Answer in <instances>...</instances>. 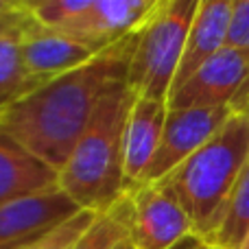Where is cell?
Segmentation results:
<instances>
[{
	"label": "cell",
	"instance_id": "6da1fadb",
	"mask_svg": "<svg viewBox=\"0 0 249 249\" xmlns=\"http://www.w3.org/2000/svg\"><path fill=\"white\" fill-rule=\"evenodd\" d=\"M133 48L136 31L88 64L24 94L0 114V133L59 173L109 88L127 81Z\"/></svg>",
	"mask_w": 249,
	"mask_h": 249
},
{
	"label": "cell",
	"instance_id": "7a4b0ae2",
	"mask_svg": "<svg viewBox=\"0 0 249 249\" xmlns=\"http://www.w3.org/2000/svg\"><path fill=\"white\" fill-rule=\"evenodd\" d=\"M133 101L136 92L127 81L109 88L59 171V188L81 210L105 212L127 195L124 127Z\"/></svg>",
	"mask_w": 249,
	"mask_h": 249
},
{
	"label": "cell",
	"instance_id": "3957f363",
	"mask_svg": "<svg viewBox=\"0 0 249 249\" xmlns=\"http://www.w3.org/2000/svg\"><path fill=\"white\" fill-rule=\"evenodd\" d=\"M247 162L249 116L234 114L197 153L158 184L175 195L193 223L195 236L203 241L212 232Z\"/></svg>",
	"mask_w": 249,
	"mask_h": 249
},
{
	"label": "cell",
	"instance_id": "277c9868",
	"mask_svg": "<svg viewBox=\"0 0 249 249\" xmlns=\"http://www.w3.org/2000/svg\"><path fill=\"white\" fill-rule=\"evenodd\" d=\"M199 0H155L136 29L127 83L136 96L166 101L181 64Z\"/></svg>",
	"mask_w": 249,
	"mask_h": 249
},
{
	"label": "cell",
	"instance_id": "5b68a950",
	"mask_svg": "<svg viewBox=\"0 0 249 249\" xmlns=\"http://www.w3.org/2000/svg\"><path fill=\"white\" fill-rule=\"evenodd\" d=\"M234 112L230 107H188L168 109L164 123L162 142L158 146L151 166L142 177V186H151L171 175L177 166L195 155L230 118ZM136 193V190H133Z\"/></svg>",
	"mask_w": 249,
	"mask_h": 249
},
{
	"label": "cell",
	"instance_id": "8992f818",
	"mask_svg": "<svg viewBox=\"0 0 249 249\" xmlns=\"http://www.w3.org/2000/svg\"><path fill=\"white\" fill-rule=\"evenodd\" d=\"M133 219L129 243L133 249H173L195 230L175 195L162 184L142 186L131 193Z\"/></svg>",
	"mask_w": 249,
	"mask_h": 249
},
{
	"label": "cell",
	"instance_id": "52a82bcc",
	"mask_svg": "<svg viewBox=\"0 0 249 249\" xmlns=\"http://www.w3.org/2000/svg\"><path fill=\"white\" fill-rule=\"evenodd\" d=\"M249 83V59L225 46L168 96V109L234 107Z\"/></svg>",
	"mask_w": 249,
	"mask_h": 249
},
{
	"label": "cell",
	"instance_id": "ba28073f",
	"mask_svg": "<svg viewBox=\"0 0 249 249\" xmlns=\"http://www.w3.org/2000/svg\"><path fill=\"white\" fill-rule=\"evenodd\" d=\"M81 208L59 188H48L0 208V245L35 241L77 216Z\"/></svg>",
	"mask_w": 249,
	"mask_h": 249
},
{
	"label": "cell",
	"instance_id": "9c48e42d",
	"mask_svg": "<svg viewBox=\"0 0 249 249\" xmlns=\"http://www.w3.org/2000/svg\"><path fill=\"white\" fill-rule=\"evenodd\" d=\"M22 55H24V66L31 86L35 90V88L88 64L96 53L66 37L59 31L42 26L37 20H33V16L26 9V18L22 24Z\"/></svg>",
	"mask_w": 249,
	"mask_h": 249
},
{
	"label": "cell",
	"instance_id": "30bf717a",
	"mask_svg": "<svg viewBox=\"0 0 249 249\" xmlns=\"http://www.w3.org/2000/svg\"><path fill=\"white\" fill-rule=\"evenodd\" d=\"M155 0H92L88 11L59 31L66 37L101 53L103 48L131 35Z\"/></svg>",
	"mask_w": 249,
	"mask_h": 249
},
{
	"label": "cell",
	"instance_id": "8fae6325",
	"mask_svg": "<svg viewBox=\"0 0 249 249\" xmlns=\"http://www.w3.org/2000/svg\"><path fill=\"white\" fill-rule=\"evenodd\" d=\"M168 116L166 101L136 96L124 127V190L131 195L140 188L142 177L151 166L162 142Z\"/></svg>",
	"mask_w": 249,
	"mask_h": 249
},
{
	"label": "cell",
	"instance_id": "7c38bea8",
	"mask_svg": "<svg viewBox=\"0 0 249 249\" xmlns=\"http://www.w3.org/2000/svg\"><path fill=\"white\" fill-rule=\"evenodd\" d=\"M234 0H199V9L190 24L181 64L173 81L171 94L179 90L206 61L228 46V29Z\"/></svg>",
	"mask_w": 249,
	"mask_h": 249
},
{
	"label": "cell",
	"instance_id": "4fadbf2b",
	"mask_svg": "<svg viewBox=\"0 0 249 249\" xmlns=\"http://www.w3.org/2000/svg\"><path fill=\"white\" fill-rule=\"evenodd\" d=\"M55 186H59L55 168L0 133V208Z\"/></svg>",
	"mask_w": 249,
	"mask_h": 249
},
{
	"label": "cell",
	"instance_id": "5bb4252c",
	"mask_svg": "<svg viewBox=\"0 0 249 249\" xmlns=\"http://www.w3.org/2000/svg\"><path fill=\"white\" fill-rule=\"evenodd\" d=\"M26 18V4L20 2L18 11L0 20V114L33 92L22 55V24Z\"/></svg>",
	"mask_w": 249,
	"mask_h": 249
},
{
	"label": "cell",
	"instance_id": "9a60e30c",
	"mask_svg": "<svg viewBox=\"0 0 249 249\" xmlns=\"http://www.w3.org/2000/svg\"><path fill=\"white\" fill-rule=\"evenodd\" d=\"M249 236V162L238 175L212 232L203 241L219 249H243Z\"/></svg>",
	"mask_w": 249,
	"mask_h": 249
},
{
	"label": "cell",
	"instance_id": "2e32d148",
	"mask_svg": "<svg viewBox=\"0 0 249 249\" xmlns=\"http://www.w3.org/2000/svg\"><path fill=\"white\" fill-rule=\"evenodd\" d=\"M133 219L131 195H124L118 203L105 212H96L90 228L77 238L70 249H118L129 241Z\"/></svg>",
	"mask_w": 249,
	"mask_h": 249
},
{
	"label": "cell",
	"instance_id": "e0dca14e",
	"mask_svg": "<svg viewBox=\"0 0 249 249\" xmlns=\"http://www.w3.org/2000/svg\"><path fill=\"white\" fill-rule=\"evenodd\" d=\"M90 2L92 0H31L26 2V9L42 26L61 31L83 11H88Z\"/></svg>",
	"mask_w": 249,
	"mask_h": 249
},
{
	"label": "cell",
	"instance_id": "ac0fdd59",
	"mask_svg": "<svg viewBox=\"0 0 249 249\" xmlns=\"http://www.w3.org/2000/svg\"><path fill=\"white\" fill-rule=\"evenodd\" d=\"M94 216H96V212L81 210L77 216H72L68 223L59 225V228L53 230L51 234H46L44 238H39V241H35L33 245H29L24 249H70L77 243V238L90 228Z\"/></svg>",
	"mask_w": 249,
	"mask_h": 249
},
{
	"label": "cell",
	"instance_id": "d6986e66",
	"mask_svg": "<svg viewBox=\"0 0 249 249\" xmlns=\"http://www.w3.org/2000/svg\"><path fill=\"white\" fill-rule=\"evenodd\" d=\"M228 48L249 59V0H234L228 29Z\"/></svg>",
	"mask_w": 249,
	"mask_h": 249
},
{
	"label": "cell",
	"instance_id": "ffe728a7",
	"mask_svg": "<svg viewBox=\"0 0 249 249\" xmlns=\"http://www.w3.org/2000/svg\"><path fill=\"white\" fill-rule=\"evenodd\" d=\"M18 7H20V2H16V0H0V20H4L9 13L18 11Z\"/></svg>",
	"mask_w": 249,
	"mask_h": 249
},
{
	"label": "cell",
	"instance_id": "44dd1931",
	"mask_svg": "<svg viewBox=\"0 0 249 249\" xmlns=\"http://www.w3.org/2000/svg\"><path fill=\"white\" fill-rule=\"evenodd\" d=\"M199 243H201V238H199V236H195V234H193V236L184 238V241H181V243H177V245L173 247V249H195V247L199 245Z\"/></svg>",
	"mask_w": 249,
	"mask_h": 249
},
{
	"label": "cell",
	"instance_id": "7402d4cb",
	"mask_svg": "<svg viewBox=\"0 0 249 249\" xmlns=\"http://www.w3.org/2000/svg\"><path fill=\"white\" fill-rule=\"evenodd\" d=\"M44 238V236H42ZM35 241H39V238H35ZM35 241H22V243H9V245H0V249H24L29 245H33Z\"/></svg>",
	"mask_w": 249,
	"mask_h": 249
},
{
	"label": "cell",
	"instance_id": "603a6c76",
	"mask_svg": "<svg viewBox=\"0 0 249 249\" xmlns=\"http://www.w3.org/2000/svg\"><path fill=\"white\" fill-rule=\"evenodd\" d=\"M195 249H219V247H214V245H210V243L201 241V243H199V245H197V247H195Z\"/></svg>",
	"mask_w": 249,
	"mask_h": 249
},
{
	"label": "cell",
	"instance_id": "cb8c5ba5",
	"mask_svg": "<svg viewBox=\"0 0 249 249\" xmlns=\"http://www.w3.org/2000/svg\"><path fill=\"white\" fill-rule=\"evenodd\" d=\"M118 249H133V247H131V243H129V241H127V243H124V245H121V247H118Z\"/></svg>",
	"mask_w": 249,
	"mask_h": 249
},
{
	"label": "cell",
	"instance_id": "d4e9b609",
	"mask_svg": "<svg viewBox=\"0 0 249 249\" xmlns=\"http://www.w3.org/2000/svg\"><path fill=\"white\" fill-rule=\"evenodd\" d=\"M243 249H249V236H247V241H245V245H243Z\"/></svg>",
	"mask_w": 249,
	"mask_h": 249
},
{
	"label": "cell",
	"instance_id": "484cf974",
	"mask_svg": "<svg viewBox=\"0 0 249 249\" xmlns=\"http://www.w3.org/2000/svg\"><path fill=\"white\" fill-rule=\"evenodd\" d=\"M9 16H11V13H9Z\"/></svg>",
	"mask_w": 249,
	"mask_h": 249
}]
</instances>
